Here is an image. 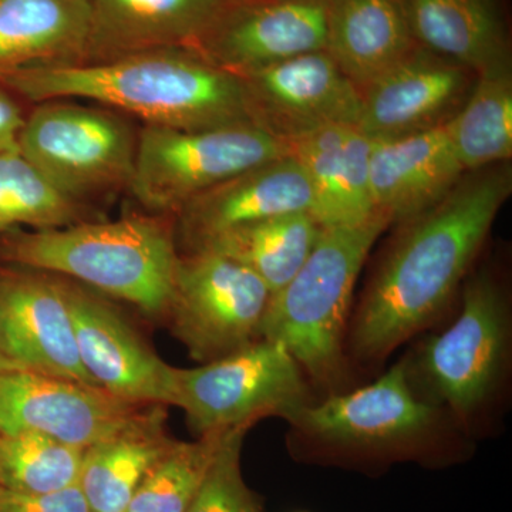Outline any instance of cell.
Instances as JSON below:
<instances>
[{
  "mask_svg": "<svg viewBox=\"0 0 512 512\" xmlns=\"http://www.w3.org/2000/svg\"><path fill=\"white\" fill-rule=\"evenodd\" d=\"M447 128L458 160L467 173L511 160V59L476 74L467 100L448 121Z\"/></svg>",
  "mask_w": 512,
  "mask_h": 512,
  "instance_id": "cell-26",
  "label": "cell"
},
{
  "mask_svg": "<svg viewBox=\"0 0 512 512\" xmlns=\"http://www.w3.org/2000/svg\"><path fill=\"white\" fill-rule=\"evenodd\" d=\"M417 45L474 73L511 59L497 0H404Z\"/></svg>",
  "mask_w": 512,
  "mask_h": 512,
  "instance_id": "cell-23",
  "label": "cell"
},
{
  "mask_svg": "<svg viewBox=\"0 0 512 512\" xmlns=\"http://www.w3.org/2000/svg\"><path fill=\"white\" fill-rule=\"evenodd\" d=\"M0 512H92L79 485L50 493L20 494L2 490Z\"/></svg>",
  "mask_w": 512,
  "mask_h": 512,
  "instance_id": "cell-31",
  "label": "cell"
},
{
  "mask_svg": "<svg viewBox=\"0 0 512 512\" xmlns=\"http://www.w3.org/2000/svg\"><path fill=\"white\" fill-rule=\"evenodd\" d=\"M238 77L255 124L285 143L322 127H357L360 92L326 50Z\"/></svg>",
  "mask_w": 512,
  "mask_h": 512,
  "instance_id": "cell-11",
  "label": "cell"
},
{
  "mask_svg": "<svg viewBox=\"0 0 512 512\" xmlns=\"http://www.w3.org/2000/svg\"><path fill=\"white\" fill-rule=\"evenodd\" d=\"M80 362L93 382L120 399L173 404L175 367L138 338L110 305L66 284Z\"/></svg>",
  "mask_w": 512,
  "mask_h": 512,
  "instance_id": "cell-15",
  "label": "cell"
},
{
  "mask_svg": "<svg viewBox=\"0 0 512 512\" xmlns=\"http://www.w3.org/2000/svg\"><path fill=\"white\" fill-rule=\"evenodd\" d=\"M326 13L328 0H229L191 49L242 76L325 50Z\"/></svg>",
  "mask_w": 512,
  "mask_h": 512,
  "instance_id": "cell-12",
  "label": "cell"
},
{
  "mask_svg": "<svg viewBox=\"0 0 512 512\" xmlns=\"http://www.w3.org/2000/svg\"><path fill=\"white\" fill-rule=\"evenodd\" d=\"M507 303L491 276L464 289L456 322L427 343L421 357L431 389L458 416L480 409L497 386L510 336Z\"/></svg>",
  "mask_w": 512,
  "mask_h": 512,
  "instance_id": "cell-10",
  "label": "cell"
},
{
  "mask_svg": "<svg viewBox=\"0 0 512 512\" xmlns=\"http://www.w3.org/2000/svg\"><path fill=\"white\" fill-rule=\"evenodd\" d=\"M286 156L288 144L255 123L207 130L144 124L128 188L148 210L178 212L201 192Z\"/></svg>",
  "mask_w": 512,
  "mask_h": 512,
  "instance_id": "cell-5",
  "label": "cell"
},
{
  "mask_svg": "<svg viewBox=\"0 0 512 512\" xmlns=\"http://www.w3.org/2000/svg\"><path fill=\"white\" fill-rule=\"evenodd\" d=\"M248 427L228 430L210 470L185 512H262L258 497L245 484L241 451Z\"/></svg>",
  "mask_w": 512,
  "mask_h": 512,
  "instance_id": "cell-30",
  "label": "cell"
},
{
  "mask_svg": "<svg viewBox=\"0 0 512 512\" xmlns=\"http://www.w3.org/2000/svg\"><path fill=\"white\" fill-rule=\"evenodd\" d=\"M416 47L404 0H328L325 50L359 92Z\"/></svg>",
  "mask_w": 512,
  "mask_h": 512,
  "instance_id": "cell-22",
  "label": "cell"
},
{
  "mask_svg": "<svg viewBox=\"0 0 512 512\" xmlns=\"http://www.w3.org/2000/svg\"><path fill=\"white\" fill-rule=\"evenodd\" d=\"M0 84L35 103L96 101L136 116L146 126L207 130L255 123L242 80L187 47L32 67L3 74Z\"/></svg>",
  "mask_w": 512,
  "mask_h": 512,
  "instance_id": "cell-2",
  "label": "cell"
},
{
  "mask_svg": "<svg viewBox=\"0 0 512 512\" xmlns=\"http://www.w3.org/2000/svg\"><path fill=\"white\" fill-rule=\"evenodd\" d=\"M313 208L315 195L308 174L289 154L201 192L177 214L183 239L192 251L229 229L298 212L313 217Z\"/></svg>",
  "mask_w": 512,
  "mask_h": 512,
  "instance_id": "cell-17",
  "label": "cell"
},
{
  "mask_svg": "<svg viewBox=\"0 0 512 512\" xmlns=\"http://www.w3.org/2000/svg\"><path fill=\"white\" fill-rule=\"evenodd\" d=\"M12 369H18V366H16L12 360H9L8 357L5 356V353L2 352V349H0V375Z\"/></svg>",
  "mask_w": 512,
  "mask_h": 512,
  "instance_id": "cell-33",
  "label": "cell"
},
{
  "mask_svg": "<svg viewBox=\"0 0 512 512\" xmlns=\"http://www.w3.org/2000/svg\"><path fill=\"white\" fill-rule=\"evenodd\" d=\"M0 254L25 268L70 276L153 315L168 311L180 258L163 222L146 217L16 231Z\"/></svg>",
  "mask_w": 512,
  "mask_h": 512,
  "instance_id": "cell-3",
  "label": "cell"
},
{
  "mask_svg": "<svg viewBox=\"0 0 512 512\" xmlns=\"http://www.w3.org/2000/svg\"><path fill=\"white\" fill-rule=\"evenodd\" d=\"M0 349L20 369L99 387L80 362L63 282L0 276Z\"/></svg>",
  "mask_w": 512,
  "mask_h": 512,
  "instance_id": "cell-14",
  "label": "cell"
},
{
  "mask_svg": "<svg viewBox=\"0 0 512 512\" xmlns=\"http://www.w3.org/2000/svg\"><path fill=\"white\" fill-rule=\"evenodd\" d=\"M160 417L158 404L128 402L100 387L19 367L0 375V430L33 431L84 450Z\"/></svg>",
  "mask_w": 512,
  "mask_h": 512,
  "instance_id": "cell-9",
  "label": "cell"
},
{
  "mask_svg": "<svg viewBox=\"0 0 512 512\" xmlns=\"http://www.w3.org/2000/svg\"><path fill=\"white\" fill-rule=\"evenodd\" d=\"M82 454L33 431L0 430V488L39 494L77 484Z\"/></svg>",
  "mask_w": 512,
  "mask_h": 512,
  "instance_id": "cell-28",
  "label": "cell"
},
{
  "mask_svg": "<svg viewBox=\"0 0 512 512\" xmlns=\"http://www.w3.org/2000/svg\"><path fill=\"white\" fill-rule=\"evenodd\" d=\"M286 144L311 181L313 218L320 227H356L376 217L370 188L372 140L359 128L322 127Z\"/></svg>",
  "mask_w": 512,
  "mask_h": 512,
  "instance_id": "cell-19",
  "label": "cell"
},
{
  "mask_svg": "<svg viewBox=\"0 0 512 512\" xmlns=\"http://www.w3.org/2000/svg\"><path fill=\"white\" fill-rule=\"evenodd\" d=\"M137 137L117 111L50 100L26 117L18 146L49 183L82 202L86 195L128 187Z\"/></svg>",
  "mask_w": 512,
  "mask_h": 512,
  "instance_id": "cell-7",
  "label": "cell"
},
{
  "mask_svg": "<svg viewBox=\"0 0 512 512\" xmlns=\"http://www.w3.org/2000/svg\"><path fill=\"white\" fill-rule=\"evenodd\" d=\"M229 0H89L92 40L86 63L148 50L191 49Z\"/></svg>",
  "mask_w": 512,
  "mask_h": 512,
  "instance_id": "cell-20",
  "label": "cell"
},
{
  "mask_svg": "<svg viewBox=\"0 0 512 512\" xmlns=\"http://www.w3.org/2000/svg\"><path fill=\"white\" fill-rule=\"evenodd\" d=\"M433 407L414 396L404 363L352 393L305 404L289 421L313 439L345 447H384L417 439L433 426Z\"/></svg>",
  "mask_w": 512,
  "mask_h": 512,
  "instance_id": "cell-16",
  "label": "cell"
},
{
  "mask_svg": "<svg viewBox=\"0 0 512 512\" xmlns=\"http://www.w3.org/2000/svg\"><path fill=\"white\" fill-rule=\"evenodd\" d=\"M26 117L8 92L0 84V151L18 146L19 136L25 126Z\"/></svg>",
  "mask_w": 512,
  "mask_h": 512,
  "instance_id": "cell-32",
  "label": "cell"
},
{
  "mask_svg": "<svg viewBox=\"0 0 512 512\" xmlns=\"http://www.w3.org/2000/svg\"><path fill=\"white\" fill-rule=\"evenodd\" d=\"M0 494H2V488H0Z\"/></svg>",
  "mask_w": 512,
  "mask_h": 512,
  "instance_id": "cell-34",
  "label": "cell"
},
{
  "mask_svg": "<svg viewBox=\"0 0 512 512\" xmlns=\"http://www.w3.org/2000/svg\"><path fill=\"white\" fill-rule=\"evenodd\" d=\"M386 218L356 227L320 229L318 241L291 281L272 293L259 339L282 343L302 370L330 383L342 369V339L353 289Z\"/></svg>",
  "mask_w": 512,
  "mask_h": 512,
  "instance_id": "cell-4",
  "label": "cell"
},
{
  "mask_svg": "<svg viewBox=\"0 0 512 512\" xmlns=\"http://www.w3.org/2000/svg\"><path fill=\"white\" fill-rule=\"evenodd\" d=\"M474 80L473 70L416 47L360 90L357 128L377 141L439 127L456 116Z\"/></svg>",
  "mask_w": 512,
  "mask_h": 512,
  "instance_id": "cell-13",
  "label": "cell"
},
{
  "mask_svg": "<svg viewBox=\"0 0 512 512\" xmlns=\"http://www.w3.org/2000/svg\"><path fill=\"white\" fill-rule=\"evenodd\" d=\"M227 431L202 434L194 443L173 441L148 471L126 512L187 511Z\"/></svg>",
  "mask_w": 512,
  "mask_h": 512,
  "instance_id": "cell-29",
  "label": "cell"
},
{
  "mask_svg": "<svg viewBox=\"0 0 512 512\" xmlns=\"http://www.w3.org/2000/svg\"><path fill=\"white\" fill-rule=\"evenodd\" d=\"M92 28L89 0H0V76L86 63Z\"/></svg>",
  "mask_w": 512,
  "mask_h": 512,
  "instance_id": "cell-21",
  "label": "cell"
},
{
  "mask_svg": "<svg viewBox=\"0 0 512 512\" xmlns=\"http://www.w3.org/2000/svg\"><path fill=\"white\" fill-rule=\"evenodd\" d=\"M309 403L301 366L282 343L251 345L194 369H175L173 406L200 434L249 427L261 417H285Z\"/></svg>",
  "mask_w": 512,
  "mask_h": 512,
  "instance_id": "cell-6",
  "label": "cell"
},
{
  "mask_svg": "<svg viewBox=\"0 0 512 512\" xmlns=\"http://www.w3.org/2000/svg\"><path fill=\"white\" fill-rule=\"evenodd\" d=\"M82 202L67 197L20 153L0 151V231L29 225L60 228L82 220Z\"/></svg>",
  "mask_w": 512,
  "mask_h": 512,
  "instance_id": "cell-27",
  "label": "cell"
},
{
  "mask_svg": "<svg viewBox=\"0 0 512 512\" xmlns=\"http://www.w3.org/2000/svg\"><path fill=\"white\" fill-rule=\"evenodd\" d=\"M320 229L311 214L298 212L229 229L192 251L207 249L234 259L251 269L275 293L305 264Z\"/></svg>",
  "mask_w": 512,
  "mask_h": 512,
  "instance_id": "cell-25",
  "label": "cell"
},
{
  "mask_svg": "<svg viewBox=\"0 0 512 512\" xmlns=\"http://www.w3.org/2000/svg\"><path fill=\"white\" fill-rule=\"evenodd\" d=\"M447 123L410 136L372 140L373 205L389 224L413 220L430 210L467 173L451 143Z\"/></svg>",
  "mask_w": 512,
  "mask_h": 512,
  "instance_id": "cell-18",
  "label": "cell"
},
{
  "mask_svg": "<svg viewBox=\"0 0 512 512\" xmlns=\"http://www.w3.org/2000/svg\"><path fill=\"white\" fill-rule=\"evenodd\" d=\"M271 295L247 266L200 249L178 258L167 312L192 359L208 363L259 339Z\"/></svg>",
  "mask_w": 512,
  "mask_h": 512,
  "instance_id": "cell-8",
  "label": "cell"
},
{
  "mask_svg": "<svg viewBox=\"0 0 512 512\" xmlns=\"http://www.w3.org/2000/svg\"><path fill=\"white\" fill-rule=\"evenodd\" d=\"M511 192L508 163L468 171L439 204L406 222L357 313V355L386 356L443 311Z\"/></svg>",
  "mask_w": 512,
  "mask_h": 512,
  "instance_id": "cell-1",
  "label": "cell"
},
{
  "mask_svg": "<svg viewBox=\"0 0 512 512\" xmlns=\"http://www.w3.org/2000/svg\"><path fill=\"white\" fill-rule=\"evenodd\" d=\"M164 419L84 448L77 485L92 512H126L148 471L174 440Z\"/></svg>",
  "mask_w": 512,
  "mask_h": 512,
  "instance_id": "cell-24",
  "label": "cell"
}]
</instances>
